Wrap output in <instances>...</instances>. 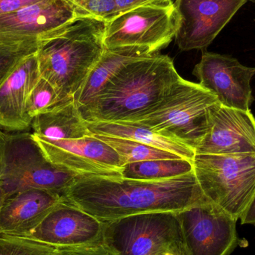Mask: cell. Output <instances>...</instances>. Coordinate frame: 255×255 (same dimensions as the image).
Instances as JSON below:
<instances>
[{
  "label": "cell",
  "instance_id": "6da1fadb",
  "mask_svg": "<svg viewBox=\"0 0 255 255\" xmlns=\"http://www.w3.org/2000/svg\"><path fill=\"white\" fill-rule=\"evenodd\" d=\"M63 199L102 223L146 213H178L208 200L193 171L160 181L82 175Z\"/></svg>",
  "mask_w": 255,
  "mask_h": 255
},
{
  "label": "cell",
  "instance_id": "7a4b0ae2",
  "mask_svg": "<svg viewBox=\"0 0 255 255\" xmlns=\"http://www.w3.org/2000/svg\"><path fill=\"white\" fill-rule=\"evenodd\" d=\"M180 78L167 55L140 58L126 66L79 112L85 122H128L157 105Z\"/></svg>",
  "mask_w": 255,
  "mask_h": 255
},
{
  "label": "cell",
  "instance_id": "3957f363",
  "mask_svg": "<svg viewBox=\"0 0 255 255\" xmlns=\"http://www.w3.org/2000/svg\"><path fill=\"white\" fill-rule=\"evenodd\" d=\"M106 21L76 17L39 42L40 77L55 88L59 103L73 100L106 50Z\"/></svg>",
  "mask_w": 255,
  "mask_h": 255
},
{
  "label": "cell",
  "instance_id": "277c9868",
  "mask_svg": "<svg viewBox=\"0 0 255 255\" xmlns=\"http://www.w3.org/2000/svg\"><path fill=\"white\" fill-rule=\"evenodd\" d=\"M82 175L49 161L32 133H9L0 128V190L4 199L31 189L63 197Z\"/></svg>",
  "mask_w": 255,
  "mask_h": 255
},
{
  "label": "cell",
  "instance_id": "5b68a950",
  "mask_svg": "<svg viewBox=\"0 0 255 255\" xmlns=\"http://www.w3.org/2000/svg\"><path fill=\"white\" fill-rule=\"evenodd\" d=\"M217 97L199 84L180 78L157 105L129 123L148 128L196 149L206 134Z\"/></svg>",
  "mask_w": 255,
  "mask_h": 255
},
{
  "label": "cell",
  "instance_id": "8992f818",
  "mask_svg": "<svg viewBox=\"0 0 255 255\" xmlns=\"http://www.w3.org/2000/svg\"><path fill=\"white\" fill-rule=\"evenodd\" d=\"M193 165L205 197L240 220L255 194V153L195 154Z\"/></svg>",
  "mask_w": 255,
  "mask_h": 255
},
{
  "label": "cell",
  "instance_id": "52a82bcc",
  "mask_svg": "<svg viewBox=\"0 0 255 255\" xmlns=\"http://www.w3.org/2000/svg\"><path fill=\"white\" fill-rule=\"evenodd\" d=\"M103 243L117 255H160L183 240L177 213L154 212L103 223Z\"/></svg>",
  "mask_w": 255,
  "mask_h": 255
},
{
  "label": "cell",
  "instance_id": "ba28073f",
  "mask_svg": "<svg viewBox=\"0 0 255 255\" xmlns=\"http://www.w3.org/2000/svg\"><path fill=\"white\" fill-rule=\"evenodd\" d=\"M177 27L174 4L136 7L106 21L105 46L139 48L155 55L175 38Z\"/></svg>",
  "mask_w": 255,
  "mask_h": 255
},
{
  "label": "cell",
  "instance_id": "9c48e42d",
  "mask_svg": "<svg viewBox=\"0 0 255 255\" xmlns=\"http://www.w3.org/2000/svg\"><path fill=\"white\" fill-rule=\"evenodd\" d=\"M188 255H230L247 247L237 231L238 220L209 200L177 213Z\"/></svg>",
  "mask_w": 255,
  "mask_h": 255
},
{
  "label": "cell",
  "instance_id": "30bf717a",
  "mask_svg": "<svg viewBox=\"0 0 255 255\" xmlns=\"http://www.w3.org/2000/svg\"><path fill=\"white\" fill-rule=\"evenodd\" d=\"M32 135L46 158L55 164L81 175L122 178L124 163L119 154L94 135L74 139H52Z\"/></svg>",
  "mask_w": 255,
  "mask_h": 255
},
{
  "label": "cell",
  "instance_id": "8fae6325",
  "mask_svg": "<svg viewBox=\"0 0 255 255\" xmlns=\"http://www.w3.org/2000/svg\"><path fill=\"white\" fill-rule=\"evenodd\" d=\"M248 0H176L175 41L181 51L205 50Z\"/></svg>",
  "mask_w": 255,
  "mask_h": 255
},
{
  "label": "cell",
  "instance_id": "7c38bea8",
  "mask_svg": "<svg viewBox=\"0 0 255 255\" xmlns=\"http://www.w3.org/2000/svg\"><path fill=\"white\" fill-rule=\"evenodd\" d=\"M193 73L222 106L250 111L254 102L251 80L255 67H246L230 55L204 51Z\"/></svg>",
  "mask_w": 255,
  "mask_h": 255
},
{
  "label": "cell",
  "instance_id": "4fadbf2b",
  "mask_svg": "<svg viewBox=\"0 0 255 255\" xmlns=\"http://www.w3.org/2000/svg\"><path fill=\"white\" fill-rule=\"evenodd\" d=\"M25 238L55 247H77L103 242V223L62 201Z\"/></svg>",
  "mask_w": 255,
  "mask_h": 255
},
{
  "label": "cell",
  "instance_id": "5bb4252c",
  "mask_svg": "<svg viewBox=\"0 0 255 255\" xmlns=\"http://www.w3.org/2000/svg\"><path fill=\"white\" fill-rule=\"evenodd\" d=\"M76 17L67 0H42L0 16V40L39 43Z\"/></svg>",
  "mask_w": 255,
  "mask_h": 255
},
{
  "label": "cell",
  "instance_id": "9a60e30c",
  "mask_svg": "<svg viewBox=\"0 0 255 255\" xmlns=\"http://www.w3.org/2000/svg\"><path fill=\"white\" fill-rule=\"evenodd\" d=\"M196 154L255 153V118L251 111L222 106L210 112L208 130Z\"/></svg>",
  "mask_w": 255,
  "mask_h": 255
},
{
  "label": "cell",
  "instance_id": "2e32d148",
  "mask_svg": "<svg viewBox=\"0 0 255 255\" xmlns=\"http://www.w3.org/2000/svg\"><path fill=\"white\" fill-rule=\"evenodd\" d=\"M40 78L35 53L24 58L0 87V128L22 131L31 127L28 97Z\"/></svg>",
  "mask_w": 255,
  "mask_h": 255
},
{
  "label": "cell",
  "instance_id": "e0dca14e",
  "mask_svg": "<svg viewBox=\"0 0 255 255\" xmlns=\"http://www.w3.org/2000/svg\"><path fill=\"white\" fill-rule=\"evenodd\" d=\"M62 201L61 195L39 189L24 190L7 196L0 211V233L28 236Z\"/></svg>",
  "mask_w": 255,
  "mask_h": 255
},
{
  "label": "cell",
  "instance_id": "ac0fdd59",
  "mask_svg": "<svg viewBox=\"0 0 255 255\" xmlns=\"http://www.w3.org/2000/svg\"><path fill=\"white\" fill-rule=\"evenodd\" d=\"M151 55H153L152 54H150L148 51L139 48L106 49L83 86L74 97L78 107L86 106L128 64Z\"/></svg>",
  "mask_w": 255,
  "mask_h": 255
},
{
  "label": "cell",
  "instance_id": "d6986e66",
  "mask_svg": "<svg viewBox=\"0 0 255 255\" xmlns=\"http://www.w3.org/2000/svg\"><path fill=\"white\" fill-rule=\"evenodd\" d=\"M31 127L34 134L52 139H79L93 135L74 99L39 114L33 118Z\"/></svg>",
  "mask_w": 255,
  "mask_h": 255
},
{
  "label": "cell",
  "instance_id": "ffe728a7",
  "mask_svg": "<svg viewBox=\"0 0 255 255\" xmlns=\"http://www.w3.org/2000/svg\"><path fill=\"white\" fill-rule=\"evenodd\" d=\"M86 125L93 135H105L131 139L169 151L192 161L196 154L194 150L185 144L159 134L148 128L135 123L86 122Z\"/></svg>",
  "mask_w": 255,
  "mask_h": 255
},
{
  "label": "cell",
  "instance_id": "44dd1931",
  "mask_svg": "<svg viewBox=\"0 0 255 255\" xmlns=\"http://www.w3.org/2000/svg\"><path fill=\"white\" fill-rule=\"evenodd\" d=\"M193 171V161L188 159H160L127 163L123 166L121 175L126 179L160 181L187 175Z\"/></svg>",
  "mask_w": 255,
  "mask_h": 255
},
{
  "label": "cell",
  "instance_id": "7402d4cb",
  "mask_svg": "<svg viewBox=\"0 0 255 255\" xmlns=\"http://www.w3.org/2000/svg\"><path fill=\"white\" fill-rule=\"evenodd\" d=\"M94 136L112 146L119 154L124 165L145 160L183 158L169 151L145 145L131 139L105 135Z\"/></svg>",
  "mask_w": 255,
  "mask_h": 255
},
{
  "label": "cell",
  "instance_id": "603a6c76",
  "mask_svg": "<svg viewBox=\"0 0 255 255\" xmlns=\"http://www.w3.org/2000/svg\"><path fill=\"white\" fill-rule=\"evenodd\" d=\"M38 45L37 42L0 40V87L24 58L37 52Z\"/></svg>",
  "mask_w": 255,
  "mask_h": 255
},
{
  "label": "cell",
  "instance_id": "cb8c5ba5",
  "mask_svg": "<svg viewBox=\"0 0 255 255\" xmlns=\"http://www.w3.org/2000/svg\"><path fill=\"white\" fill-rule=\"evenodd\" d=\"M56 249L31 238L0 233V255H53Z\"/></svg>",
  "mask_w": 255,
  "mask_h": 255
},
{
  "label": "cell",
  "instance_id": "d4e9b609",
  "mask_svg": "<svg viewBox=\"0 0 255 255\" xmlns=\"http://www.w3.org/2000/svg\"><path fill=\"white\" fill-rule=\"evenodd\" d=\"M58 104L59 99L55 88L47 80L40 77L28 97L27 114L33 120L39 114L47 112Z\"/></svg>",
  "mask_w": 255,
  "mask_h": 255
},
{
  "label": "cell",
  "instance_id": "484cf974",
  "mask_svg": "<svg viewBox=\"0 0 255 255\" xmlns=\"http://www.w3.org/2000/svg\"><path fill=\"white\" fill-rule=\"evenodd\" d=\"M77 17H93L109 21L118 15L115 0H67Z\"/></svg>",
  "mask_w": 255,
  "mask_h": 255
},
{
  "label": "cell",
  "instance_id": "4316f807",
  "mask_svg": "<svg viewBox=\"0 0 255 255\" xmlns=\"http://www.w3.org/2000/svg\"><path fill=\"white\" fill-rule=\"evenodd\" d=\"M53 255H117L103 242L77 247H57Z\"/></svg>",
  "mask_w": 255,
  "mask_h": 255
},
{
  "label": "cell",
  "instance_id": "83f0119b",
  "mask_svg": "<svg viewBox=\"0 0 255 255\" xmlns=\"http://www.w3.org/2000/svg\"><path fill=\"white\" fill-rule=\"evenodd\" d=\"M118 15L127 10L142 6H160L167 7L174 4L172 0H115Z\"/></svg>",
  "mask_w": 255,
  "mask_h": 255
},
{
  "label": "cell",
  "instance_id": "f1b7e54d",
  "mask_svg": "<svg viewBox=\"0 0 255 255\" xmlns=\"http://www.w3.org/2000/svg\"><path fill=\"white\" fill-rule=\"evenodd\" d=\"M42 0H0V16L17 11Z\"/></svg>",
  "mask_w": 255,
  "mask_h": 255
},
{
  "label": "cell",
  "instance_id": "f546056e",
  "mask_svg": "<svg viewBox=\"0 0 255 255\" xmlns=\"http://www.w3.org/2000/svg\"><path fill=\"white\" fill-rule=\"evenodd\" d=\"M240 220H241V225L255 226V194L250 205L241 216Z\"/></svg>",
  "mask_w": 255,
  "mask_h": 255
},
{
  "label": "cell",
  "instance_id": "4dcf8cb0",
  "mask_svg": "<svg viewBox=\"0 0 255 255\" xmlns=\"http://www.w3.org/2000/svg\"><path fill=\"white\" fill-rule=\"evenodd\" d=\"M160 255H188L186 253L185 249H184V245L182 244H179V245L175 246V247H172L170 250L168 251L164 252Z\"/></svg>",
  "mask_w": 255,
  "mask_h": 255
},
{
  "label": "cell",
  "instance_id": "1f68e13d",
  "mask_svg": "<svg viewBox=\"0 0 255 255\" xmlns=\"http://www.w3.org/2000/svg\"><path fill=\"white\" fill-rule=\"evenodd\" d=\"M3 201H4V196H3L2 193H1V190H0V211H1V205H2Z\"/></svg>",
  "mask_w": 255,
  "mask_h": 255
},
{
  "label": "cell",
  "instance_id": "d6a6232c",
  "mask_svg": "<svg viewBox=\"0 0 255 255\" xmlns=\"http://www.w3.org/2000/svg\"><path fill=\"white\" fill-rule=\"evenodd\" d=\"M248 1H253V2L255 3V0H248Z\"/></svg>",
  "mask_w": 255,
  "mask_h": 255
}]
</instances>
